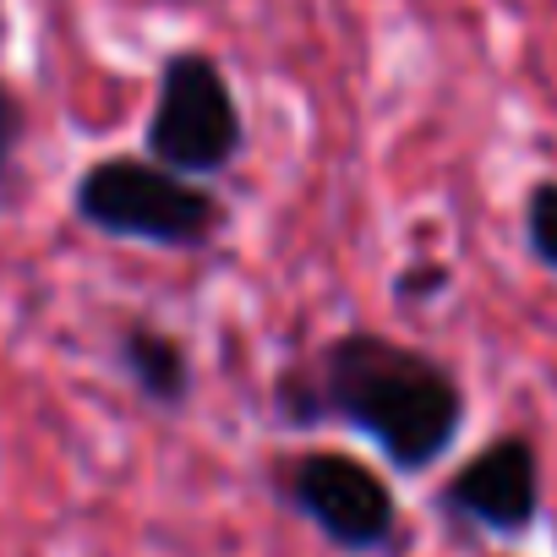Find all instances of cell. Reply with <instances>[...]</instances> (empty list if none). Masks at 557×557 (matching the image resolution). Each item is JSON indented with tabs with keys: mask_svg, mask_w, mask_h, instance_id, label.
I'll return each instance as SVG.
<instances>
[{
	"mask_svg": "<svg viewBox=\"0 0 557 557\" xmlns=\"http://www.w3.org/2000/svg\"><path fill=\"white\" fill-rule=\"evenodd\" d=\"M28 126H34L28 99H23L12 83H0V181L17 170V153H23V143H28Z\"/></svg>",
	"mask_w": 557,
	"mask_h": 557,
	"instance_id": "9c48e42d",
	"label": "cell"
},
{
	"mask_svg": "<svg viewBox=\"0 0 557 557\" xmlns=\"http://www.w3.org/2000/svg\"><path fill=\"white\" fill-rule=\"evenodd\" d=\"M268 405L290 432L339 426L372 443L394 475H432L470 426L465 377L383 329H339L290 356L268 383Z\"/></svg>",
	"mask_w": 557,
	"mask_h": 557,
	"instance_id": "6da1fadb",
	"label": "cell"
},
{
	"mask_svg": "<svg viewBox=\"0 0 557 557\" xmlns=\"http://www.w3.org/2000/svg\"><path fill=\"white\" fill-rule=\"evenodd\" d=\"M448 290H454V268L437 262V257H416V262H405L399 278H394V296H399L405 307H432V301L448 296Z\"/></svg>",
	"mask_w": 557,
	"mask_h": 557,
	"instance_id": "ba28073f",
	"label": "cell"
},
{
	"mask_svg": "<svg viewBox=\"0 0 557 557\" xmlns=\"http://www.w3.org/2000/svg\"><path fill=\"white\" fill-rule=\"evenodd\" d=\"M437 513L492 541H524L541 519V448L524 432H497L437 486Z\"/></svg>",
	"mask_w": 557,
	"mask_h": 557,
	"instance_id": "5b68a950",
	"label": "cell"
},
{
	"mask_svg": "<svg viewBox=\"0 0 557 557\" xmlns=\"http://www.w3.org/2000/svg\"><path fill=\"white\" fill-rule=\"evenodd\" d=\"M66 208L88 235L175 257H202L230 230V202L219 197L213 181L175 175L148 153L88 159L72 181Z\"/></svg>",
	"mask_w": 557,
	"mask_h": 557,
	"instance_id": "7a4b0ae2",
	"label": "cell"
},
{
	"mask_svg": "<svg viewBox=\"0 0 557 557\" xmlns=\"http://www.w3.org/2000/svg\"><path fill=\"white\" fill-rule=\"evenodd\" d=\"M519 230H524L530 262H541L546 273H557V175H541V181L524 186Z\"/></svg>",
	"mask_w": 557,
	"mask_h": 557,
	"instance_id": "52a82bcc",
	"label": "cell"
},
{
	"mask_svg": "<svg viewBox=\"0 0 557 557\" xmlns=\"http://www.w3.org/2000/svg\"><path fill=\"white\" fill-rule=\"evenodd\" d=\"M251 148L240 94L213 50H170L153 72V104L143 121V153L175 175L219 181Z\"/></svg>",
	"mask_w": 557,
	"mask_h": 557,
	"instance_id": "3957f363",
	"label": "cell"
},
{
	"mask_svg": "<svg viewBox=\"0 0 557 557\" xmlns=\"http://www.w3.org/2000/svg\"><path fill=\"white\" fill-rule=\"evenodd\" d=\"M115 367L121 377L132 383V394L153 410H186L191 394H197V361H191V345L153 323V318H126L115 323Z\"/></svg>",
	"mask_w": 557,
	"mask_h": 557,
	"instance_id": "8992f818",
	"label": "cell"
},
{
	"mask_svg": "<svg viewBox=\"0 0 557 557\" xmlns=\"http://www.w3.org/2000/svg\"><path fill=\"white\" fill-rule=\"evenodd\" d=\"M273 492L345 557H383L405 535L394 481L350 448H296L273 459Z\"/></svg>",
	"mask_w": 557,
	"mask_h": 557,
	"instance_id": "277c9868",
	"label": "cell"
}]
</instances>
